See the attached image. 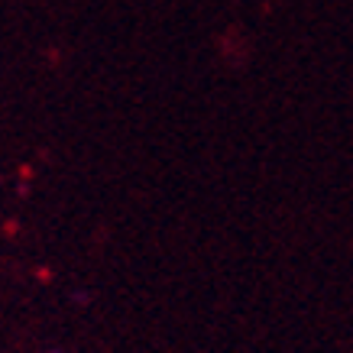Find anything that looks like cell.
<instances>
[{
	"instance_id": "cell-1",
	"label": "cell",
	"mask_w": 353,
	"mask_h": 353,
	"mask_svg": "<svg viewBox=\"0 0 353 353\" xmlns=\"http://www.w3.org/2000/svg\"><path fill=\"white\" fill-rule=\"evenodd\" d=\"M49 353H59V350H49Z\"/></svg>"
}]
</instances>
